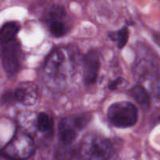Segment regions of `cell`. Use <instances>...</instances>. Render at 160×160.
<instances>
[{"label": "cell", "instance_id": "cell-1", "mask_svg": "<svg viewBox=\"0 0 160 160\" xmlns=\"http://www.w3.org/2000/svg\"><path fill=\"white\" fill-rule=\"evenodd\" d=\"M113 147L108 139L98 134H91L83 139L79 154L84 160H109Z\"/></svg>", "mask_w": 160, "mask_h": 160}, {"label": "cell", "instance_id": "cell-2", "mask_svg": "<svg viewBox=\"0 0 160 160\" xmlns=\"http://www.w3.org/2000/svg\"><path fill=\"white\" fill-rule=\"evenodd\" d=\"M35 145L30 134L20 131L2 148V154L13 160H25L32 156Z\"/></svg>", "mask_w": 160, "mask_h": 160}, {"label": "cell", "instance_id": "cell-3", "mask_svg": "<svg viewBox=\"0 0 160 160\" xmlns=\"http://www.w3.org/2000/svg\"><path fill=\"white\" fill-rule=\"evenodd\" d=\"M107 116L109 121L116 128H128L137 123L138 110L129 102H117L109 106Z\"/></svg>", "mask_w": 160, "mask_h": 160}, {"label": "cell", "instance_id": "cell-4", "mask_svg": "<svg viewBox=\"0 0 160 160\" xmlns=\"http://www.w3.org/2000/svg\"><path fill=\"white\" fill-rule=\"evenodd\" d=\"M89 113L65 117L59 124V136L63 145H71L78 137V131L87 126L91 120Z\"/></svg>", "mask_w": 160, "mask_h": 160}, {"label": "cell", "instance_id": "cell-5", "mask_svg": "<svg viewBox=\"0 0 160 160\" xmlns=\"http://www.w3.org/2000/svg\"><path fill=\"white\" fill-rule=\"evenodd\" d=\"M67 66V52L58 48L50 53L44 66V73L48 80L59 82L64 81Z\"/></svg>", "mask_w": 160, "mask_h": 160}, {"label": "cell", "instance_id": "cell-6", "mask_svg": "<svg viewBox=\"0 0 160 160\" xmlns=\"http://www.w3.org/2000/svg\"><path fill=\"white\" fill-rule=\"evenodd\" d=\"M2 63L6 73L13 76L19 71L21 64V48L17 40L10 41L1 46Z\"/></svg>", "mask_w": 160, "mask_h": 160}, {"label": "cell", "instance_id": "cell-7", "mask_svg": "<svg viewBox=\"0 0 160 160\" xmlns=\"http://www.w3.org/2000/svg\"><path fill=\"white\" fill-rule=\"evenodd\" d=\"M13 97L14 100L24 106H33L38 98V90L32 82H23L16 88Z\"/></svg>", "mask_w": 160, "mask_h": 160}, {"label": "cell", "instance_id": "cell-8", "mask_svg": "<svg viewBox=\"0 0 160 160\" xmlns=\"http://www.w3.org/2000/svg\"><path fill=\"white\" fill-rule=\"evenodd\" d=\"M100 67L99 55L95 50H91L84 59V80L88 85L93 84L98 78Z\"/></svg>", "mask_w": 160, "mask_h": 160}, {"label": "cell", "instance_id": "cell-9", "mask_svg": "<svg viewBox=\"0 0 160 160\" xmlns=\"http://www.w3.org/2000/svg\"><path fill=\"white\" fill-rule=\"evenodd\" d=\"M129 95L143 109H146L150 106V98L147 91L142 86L137 85L129 90Z\"/></svg>", "mask_w": 160, "mask_h": 160}, {"label": "cell", "instance_id": "cell-10", "mask_svg": "<svg viewBox=\"0 0 160 160\" xmlns=\"http://www.w3.org/2000/svg\"><path fill=\"white\" fill-rule=\"evenodd\" d=\"M19 124L21 127L22 131L30 134L32 129H37V116L30 112H23L18 117ZM31 135V134H30Z\"/></svg>", "mask_w": 160, "mask_h": 160}, {"label": "cell", "instance_id": "cell-11", "mask_svg": "<svg viewBox=\"0 0 160 160\" xmlns=\"http://www.w3.org/2000/svg\"><path fill=\"white\" fill-rule=\"evenodd\" d=\"M19 31V26L17 23L9 22L0 28V47L4 44L15 39Z\"/></svg>", "mask_w": 160, "mask_h": 160}, {"label": "cell", "instance_id": "cell-12", "mask_svg": "<svg viewBox=\"0 0 160 160\" xmlns=\"http://www.w3.org/2000/svg\"><path fill=\"white\" fill-rule=\"evenodd\" d=\"M63 145V144H62ZM78 153L70 145H63L56 155V160H78Z\"/></svg>", "mask_w": 160, "mask_h": 160}, {"label": "cell", "instance_id": "cell-13", "mask_svg": "<svg viewBox=\"0 0 160 160\" xmlns=\"http://www.w3.org/2000/svg\"><path fill=\"white\" fill-rule=\"evenodd\" d=\"M52 120L45 112H41L37 116V129L42 132H48L52 128Z\"/></svg>", "mask_w": 160, "mask_h": 160}, {"label": "cell", "instance_id": "cell-14", "mask_svg": "<svg viewBox=\"0 0 160 160\" xmlns=\"http://www.w3.org/2000/svg\"><path fill=\"white\" fill-rule=\"evenodd\" d=\"M51 34L55 37H62L66 34L67 28L60 20H52L49 25Z\"/></svg>", "mask_w": 160, "mask_h": 160}, {"label": "cell", "instance_id": "cell-15", "mask_svg": "<svg viewBox=\"0 0 160 160\" xmlns=\"http://www.w3.org/2000/svg\"><path fill=\"white\" fill-rule=\"evenodd\" d=\"M128 37H129V32L128 28H123L118 32L115 33V38H113V40L117 42L119 48H123L128 42Z\"/></svg>", "mask_w": 160, "mask_h": 160}, {"label": "cell", "instance_id": "cell-16", "mask_svg": "<svg viewBox=\"0 0 160 160\" xmlns=\"http://www.w3.org/2000/svg\"><path fill=\"white\" fill-rule=\"evenodd\" d=\"M66 15V12L63 8L58 5H55L51 7L48 11V16L51 20H60Z\"/></svg>", "mask_w": 160, "mask_h": 160}, {"label": "cell", "instance_id": "cell-17", "mask_svg": "<svg viewBox=\"0 0 160 160\" xmlns=\"http://www.w3.org/2000/svg\"><path fill=\"white\" fill-rule=\"evenodd\" d=\"M126 83V81L123 78H118L114 80V81H112L111 83H109V88L111 89V90H117L120 88L123 87Z\"/></svg>", "mask_w": 160, "mask_h": 160}, {"label": "cell", "instance_id": "cell-18", "mask_svg": "<svg viewBox=\"0 0 160 160\" xmlns=\"http://www.w3.org/2000/svg\"><path fill=\"white\" fill-rule=\"evenodd\" d=\"M152 92L153 95L156 96V98H157V99H159V92H160L159 80H156V81L154 82V84H152Z\"/></svg>", "mask_w": 160, "mask_h": 160}]
</instances>
